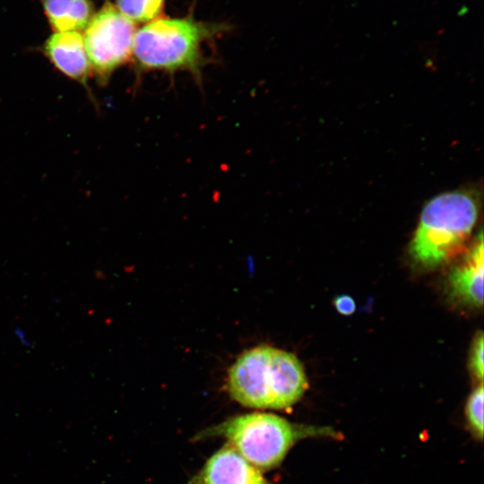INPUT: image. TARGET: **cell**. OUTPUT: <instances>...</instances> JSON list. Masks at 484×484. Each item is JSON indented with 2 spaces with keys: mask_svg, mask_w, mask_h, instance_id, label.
Segmentation results:
<instances>
[{
  "mask_svg": "<svg viewBox=\"0 0 484 484\" xmlns=\"http://www.w3.org/2000/svg\"><path fill=\"white\" fill-rule=\"evenodd\" d=\"M229 30L227 23L198 21L192 13L160 16L136 30L132 59L138 73L187 72L200 81L208 62L204 46Z\"/></svg>",
  "mask_w": 484,
  "mask_h": 484,
  "instance_id": "1",
  "label": "cell"
},
{
  "mask_svg": "<svg viewBox=\"0 0 484 484\" xmlns=\"http://www.w3.org/2000/svg\"><path fill=\"white\" fill-rule=\"evenodd\" d=\"M307 386L302 364L293 354L269 346L242 353L228 373L229 393L238 403L282 410L294 405Z\"/></svg>",
  "mask_w": 484,
  "mask_h": 484,
  "instance_id": "2",
  "label": "cell"
},
{
  "mask_svg": "<svg viewBox=\"0 0 484 484\" xmlns=\"http://www.w3.org/2000/svg\"><path fill=\"white\" fill-rule=\"evenodd\" d=\"M319 435H333V431L294 424L272 413L253 412L206 428L194 439L224 438L246 461L264 471L278 467L298 440Z\"/></svg>",
  "mask_w": 484,
  "mask_h": 484,
  "instance_id": "3",
  "label": "cell"
},
{
  "mask_svg": "<svg viewBox=\"0 0 484 484\" xmlns=\"http://www.w3.org/2000/svg\"><path fill=\"white\" fill-rule=\"evenodd\" d=\"M477 218L476 201L468 193L452 191L433 197L421 211L410 255L427 269L444 264L468 240Z\"/></svg>",
  "mask_w": 484,
  "mask_h": 484,
  "instance_id": "4",
  "label": "cell"
},
{
  "mask_svg": "<svg viewBox=\"0 0 484 484\" xmlns=\"http://www.w3.org/2000/svg\"><path fill=\"white\" fill-rule=\"evenodd\" d=\"M135 24L107 1L84 29L82 36L91 69L102 82L132 59Z\"/></svg>",
  "mask_w": 484,
  "mask_h": 484,
  "instance_id": "5",
  "label": "cell"
},
{
  "mask_svg": "<svg viewBox=\"0 0 484 484\" xmlns=\"http://www.w3.org/2000/svg\"><path fill=\"white\" fill-rule=\"evenodd\" d=\"M186 484H272L229 445L217 450Z\"/></svg>",
  "mask_w": 484,
  "mask_h": 484,
  "instance_id": "6",
  "label": "cell"
},
{
  "mask_svg": "<svg viewBox=\"0 0 484 484\" xmlns=\"http://www.w3.org/2000/svg\"><path fill=\"white\" fill-rule=\"evenodd\" d=\"M482 231L479 232L470 249L449 273L450 294L458 301L472 307L483 304V252Z\"/></svg>",
  "mask_w": 484,
  "mask_h": 484,
  "instance_id": "7",
  "label": "cell"
},
{
  "mask_svg": "<svg viewBox=\"0 0 484 484\" xmlns=\"http://www.w3.org/2000/svg\"><path fill=\"white\" fill-rule=\"evenodd\" d=\"M43 48L48 60L63 74L82 83L87 82L91 65L80 31L55 32Z\"/></svg>",
  "mask_w": 484,
  "mask_h": 484,
  "instance_id": "8",
  "label": "cell"
},
{
  "mask_svg": "<svg viewBox=\"0 0 484 484\" xmlns=\"http://www.w3.org/2000/svg\"><path fill=\"white\" fill-rule=\"evenodd\" d=\"M55 32L84 30L94 15L91 0H40Z\"/></svg>",
  "mask_w": 484,
  "mask_h": 484,
  "instance_id": "9",
  "label": "cell"
},
{
  "mask_svg": "<svg viewBox=\"0 0 484 484\" xmlns=\"http://www.w3.org/2000/svg\"><path fill=\"white\" fill-rule=\"evenodd\" d=\"M165 0H116L119 12L134 23H146L161 16Z\"/></svg>",
  "mask_w": 484,
  "mask_h": 484,
  "instance_id": "10",
  "label": "cell"
},
{
  "mask_svg": "<svg viewBox=\"0 0 484 484\" xmlns=\"http://www.w3.org/2000/svg\"><path fill=\"white\" fill-rule=\"evenodd\" d=\"M466 417L472 432L480 439L483 436V385L471 393L466 404Z\"/></svg>",
  "mask_w": 484,
  "mask_h": 484,
  "instance_id": "11",
  "label": "cell"
},
{
  "mask_svg": "<svg viewBox=\"0 0 484 484\" xmlns=\"http://www.w3.org/2000/svg\"><path fill=\"white\" fill-rule=\"evenodd\" d=\"M483 334L480 333L473 341L471 351L470 368L473 375L482 382L484 371V346Z\"/></svg>",
  "mask_w": 484,
  "mask_h": 484,
  "instance_id": "12",
  "label": "cell"
},
{
  "mask_svg": "<svg viewBox=\"0 0 484 484\" xmlns=\"http://www.w3.org/2000/svg\"><path fill=\"white\" fill-rule=\"evenodd\" d=\"M334 306L339 313L345 315H351L356 309V305L353 298L346 295L336 298L334 300Z\"/></svg>",
  "mask_w": 484,
  "mask_h": 484,
  "instance_id": "13",
  "label": "cell"
},
{
  "mask_svg": "<svg viewBox=\"0 0 484 484\" xmlns=\"http://www.w3.org/2000/svg\"><path fill=\"white\" fill-rule=\"evenodd\" d=\"M15 335L23 345L30 346V341L26 337V334L19 327H17L15 330Z\"/></svg>",
  "mask_w": 484,
  "mask_h": 484,
  "instance_id": "14",
  "label": "cell"
}]
</instances>
